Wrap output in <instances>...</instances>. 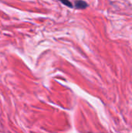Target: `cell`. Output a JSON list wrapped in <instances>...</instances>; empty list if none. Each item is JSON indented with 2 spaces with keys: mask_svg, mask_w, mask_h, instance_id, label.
I'll return each mask as SVG.
<instances>
[{
  "mask_svg": "<svg viewBox=\"0 0 132 133\" xmlns=\"http://www.w3.org/2000/svg\"><path fill=\"white\" fill-rule=\"evenodd\" d=\"M75 7L78 9H82L88 7V4L82 0H77L75 2Z\"/></svg>",
  "mask_w": 132,
  "mask_h": 133,
  "instance_id": "obj_1",
  "label": "cell"
},
{
  "mask_svg": "<svg viewBox=\"0 0 132 133\" xmlns=\"http://www.w3.org/2000/svg\"><path fill=\"white\" fill-rule=\"evenodd\" d=\"M59 1H60L62 4H64L65 5H66V6H68V7H70V8H72V7H73L72 2H71L69 0H59Z\"/></svg>",
  "mask_w": 132,
  "mask_h": 133,
  "instance_id": "obj_2",
  "label": "cell"
}]
</instances>
